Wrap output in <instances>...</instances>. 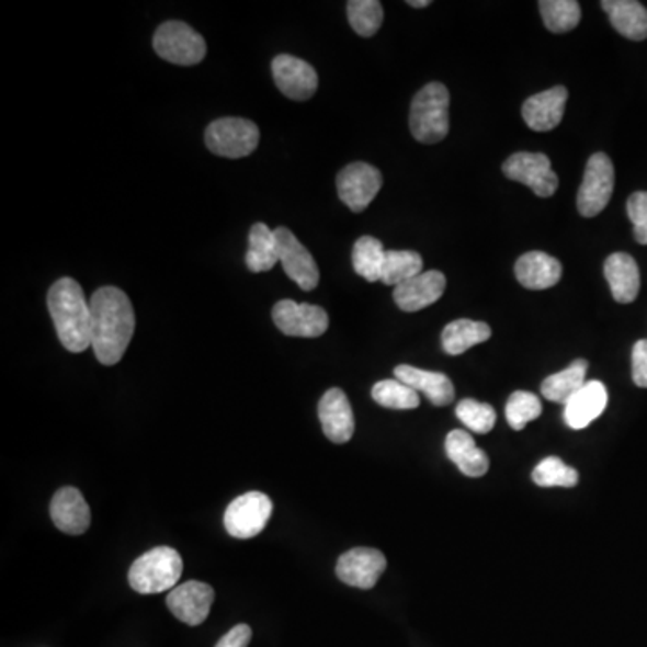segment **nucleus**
Returning <instances> with one entry per match:
<instances>
[{"label": "nucleus", "instance_id": "nucleus-9", "mask_svg": "<svg viewBox=\"0 0 647 647\" xmlns=\"http://www.w3.org/2000/svg\"><path fill=\"white\" fill-rule=\"evenodd\" d=\"M502 171L509 180L527 185L542 198H548L558 191V174L554 173L547 155L520 151L503 162Z\"/></svg>", "mask_w": 647, "mask_h": 647}, {"label": "nucleus", "instance_id": "nucleus-38", "mask_svg": "<svg viewBox=\"0 0 647 647\" xmlns=\"http://www.w3.org/2000/svg\"><path fill=\"white\" fill-rule=\"evenodd\" d=\"M632 376L637 387L647 388V340L633 345Z\"/></svg>", "mask_w": 647, "mask_h": 647}, {"label": "nucleus", "instance_id": "nucleus-40", "mask_svg": "<svg viewBox=\"0 0 647 647\" xmlns=\"http://www.w3.org/2000/svg\"><path fill=\"white\" fill-rule=\"evenodd\" d=\"M430 4H432L430 0H409V5H412V8H427Z\"/></svg>", "mask_w": 647, "mask_h": 647}, {"label": "nucleus", "instance_id": "nucleus-15", "mask_svg": "<svg viewBox=\"0 0 647 647\" xmlns=\"http://www.w3.org/2000/svg\"><path fill=\"white\" fill-rule=\"evenodd\" d=\"M166 603L180 623L200 626L209 617L211 606L215 603V590L202 581H188L173 588Z\"/></svg>", "mask_w": 647, "mask_h": 647}, {"label": "nucleus", "instance_id": "nucleus-33", "mask_svg": "<svg viewBox=\"0 0 647 647\" xmlns=\"http://www.w3.org/2000/svg\"><path fill=\"white\" fill-rule=\"evenodd\" d=\"M373 399L385 409L412 410L419 407V394L399 379H384L373 387Z\"/></svg>", "mask_w": 647, "mask_h": 647}, {"label": "nucleus", "instance_id": "nucleus-4", "mask_svg": "<svg viewBox=\"0 0 647 647\" xmlns=\"http://www.w3.org/2000/svg\"><path fill=\"white\" fill-rule=\"evenodd\" d=\"M184 563L180 554L171 547H155L129 567L128 582L137 593L168 592L179 587Z\"/></svg>", "mask_w": 647, "mask_h": 647}, {"label": "nucleus", "instance_id": "nucleus-11", "mask_svg": "<svg viewBox=\"0 0 647 647\" xmlns=\"http://www.w3.org/2000/svg\"><path fill=\"white\" fill-rule=\"evenodd\" d=\"M384 185V177L374 166L367 162H353L345 166L337 177V191L349 209L362 213Z\"/></svg>", "mask_w": 647, "mask_h": 647}, {"label": "nucleus", "instance_id": "nucleus-22", "mask_svg": "<svg viewBox=\"0 0 647 647\" xmlns=\"http://www.w3.org/2000/svg\"><path fill=\"white\" fill-rule=\"evenodd\" d=\"M608 405V390L604 384L593 379L565 405V423L572 430L587 429L588 424L603 416Z\"/></svg>", "mask_w": 647, "mask_h": 647}, {"label": "nucleus", "instance_id": "nucleus-21", "mask_svg": "<svg viewBox=\"0 0 647 647\" xmlns=\"http://www.w3.org/2000/svg\"><path fill=\"white\" fill-rule=\"evenodd\" d=\"M518 283L527 290L553 288L561 280L563 266L558 259L545 252H527L514 264Z\"/></svg>", "mask_w": 647, "mask_h": 647}, {"label": "nucleus", "instance_id": "nucleus-31", "mask_svg": "<svg viewBox=\"0 0 647 647\" xmlns=\"http://www.w3.org/2000/svg\"><path fill=\"white\" fill-rule=\"evenodd\" d=\"M545 27L553 33H568L581 22V5L576 0H542L540 2Z\"/></svg>", "mask_w": 647, "mask_h": 647}, {"label": "nucleus", "instance_id": "nucleus-23", "mask_svg": "<svg viewBox=\"0 0 647 647\" xmlns=\"http://www.w3.org/2000/svg\"><path fill=\"white\" fill-rule=\"evenodd\" d=\"M606 277L613 299L621 304H629L637 299L640 292V272L635 259L624 252H615L604 263Z\"/></svg>", "mask_w": 647, "mask_h": 647}, {"label": "nucleus", "instance_id": "nucleus-16", "mask_svg": "<svg viewBox=\"0 0 647 647\" xmlns=\"http://www.w3.org/2000/svg\"><path fill=\"white\" fill-rule=\"evenodd\" d=\"M446 288V277L439 270H429L423 274L416 275L413 280L405 281L394 288V303L407 314H416L421 309L429 308L443 297Z\"/></svg>", "mask_w": 647, "mask_h": 647}, {"label": "nucleus", "instance_id": "nucleus-14", "mask_svg": "<svg viewBox=\"0 0 647 647\" xmlns=\"http://www.w3.org/2000/svg\"><path fill=\"white\" fill-rule=\"evenodd\" d=\"M385 568H387V559L384 553L368 547L351 548L340 556L337 563V576L349 587L371 590L376 587Z\"/></svg>", "mask_w": 647, "mask_h": 647}, {"label": "nucleus", "instance_id": "nucleus-37", "mask_svg": "<svg viewBox=\"0 0 647 647\" xmlns=\"http://www.w3.org/2000/svg\"><path fill=\"white\" fill-rule=\"evenodd\" d=\"M627 216L632 219L633 236L638 243L647 245V191H637L627 200Z\"/></svg>", "mask_w": 647, "mask_h": 647}, {"label": "nucleus", "instance_id": "nucleus-8", "mask_svg": "<svg viewBox=\"0 0 647 647\" xmlns=\"http://www.w3.org/2000/svg\"><path fill=\"white\" fill-rule=\"evenodd\" d=\"M274 511V503L264 493L250 491L241 495L229 503L224 514L225 531L238 540L256 538L263 533L270 517Z\"/></svg>", "mask_w": 647, "mask_h": 647}, {"label": "nucleus", "instance_id": "nucleus-25", "mask_svg": "<svg viewBox=\"0 0 647 647\" xmlns=\"http://www.w3.org/2000/svg\"><path fill=\"white\" fill-rule=\"evenodd\" d=\"M603 10L610 16L615 31L629 41L647 38V10L637 0H603Z\"/></svg>", "mask_w": 647, "mask_h": 647}, {"label": "nucleus", "instance_id": "nucleus-29", "mask_svg": "<svg viewBox=\"0 0 647 647\" xmlns=\"http://www.w3.org/2000/svg\"><path fill=\"white\" fill-rule=\"evenodd\" d=\"M385 254L387 250L384 249V243L373 236H362V238L354 243L353 249V266L354 272L364 277L368 283H376L382 281V272H384Z\"/></svg>", "mask_w": 647, "mask_h": 647}, {"label": "nucleus", "instance_id": "nucleus-10", "mask_svg": "<svg viewBox=\"0 0 647 647\" xmlns=\"http://www.w3.org/2000/svg\"><path fill=\"white\" fill-rule=\"evenodd\" d=\"M272 319L281 333L299 339H317L329 328L326 309L315 304H300L290 299L275 304Z\"/></svg>", "mask_w": 647, "mask_h": 647}, {"label": "nucleus", "instance_id": "nucleus-34", "mask_svg": "<svg viewBox=\"0 0 647 647\" xmlns=\"http://www.w3.org/2000/svg\"><path fill=\"white\" fill-rule=\"evenodd\" d=\"M533 480L542 488H574L579 483V474L561 458L547 457L534 468Z\"/></svg>", "mask_w": 647, "mask_h": 647}, {"label": "nucleus", "instance_id": "nucleus-26", "mask_svg": "<svg viewBox=\"0 0 647 647\" xmlns=\"http://www.w3.org/2000/svg\"><path fill=\"white\" fill-rule=\"evenodd\" d=\"M587 360H574L561 373L553 374L542 382V394L548 401L567 405L587 385Z\"/></svg>", "mask_w": 647, "mask_h": 647}, {"label": "nucleus", "instance_id": "nucleus-39", "mask_svg": "<svg viewBox=\"0 0 647 647\" xmlns=\"http://www.w3.org/2000/svg\"><path fill=\"white\" fill-rule=\"evenodd\" d=\"M252 640V629L247 624H238L227 635L219 638L215 647H249Z\"/></svg>", "mask_w": 647, "mask_h": 647}, {"label": "nucleus", "instance_id": "nucleus-20", "mask_svg": "<svg viewBox=\"0 0 647 647\" xmlns=\"http://www.w3.org/2000/svg\"><path fill=\"white\" fill-rule=\"evenodd\" d=\"M394 376L416 393H423L435 407H446L455 399V387L446 374L423 371L412 365H398L394 368Z\"/></svg>", "mask_w": 647, "mask_h": 647}, {"label": "nucleus", "instance_id": "nucleus-2", "mask_svg": "<svg viewBox=\"0 0 647 647\" xmlns=\"http://www.w3.org/2000/svg\"><path fill=\"white\" fill-rule=\"evenodd\" d=\"M47 308L56 333L70 353H83L92 345V309L80 283L61 277L50 286Z\"/></svg>", "mask_w": 647, "mask_h": 647}, {"label": "nucleus", "instance_id": "nucleus-17", "mask_svg": "<svg viewBox=\"0 0 647 647\" xmlns=\"http://www.w3.org/2000/svg\"><path fill=\"white\" fill-rule=\"evenodd\" d=\"M319 419L326 438L345 444L354 433V413L342 388H329L319 401Z\"/></svg>", "mask_w": 647, "mask_h": 647}, {"label": "nucleus", "instance_id": "nucleus-32", "mask_svg": "<svg viewBox=\"0 0 647 647\" xmlns=\"http://www.w3.org/2000/svg\"><path fill=\"white\" fill-rule=\"evenodd\" d=\"M349 24L360 36L368 38L378 33L384 22V5L378 0H349Z\"/></svg>", "mask_w": 647, "mask_h": 647}, {"label": "nucleus", "instance_id": "nucleus-24", "mask_svg": "<svg viewBox=\"0 0 647 647\" xmlns=\"http://www.w3.org/2000/svg\"><path fill=\"white\" fill-rule=\"evenodd\" d=\"M446 455L466 477H484L488 474L489 458L478 449L475 439L466 430H453L444 443Z\"/></svg>", "mask_w": 647, "mask_h": 647}, {"label": "nucleus", "instance_id": "nucleus-30", "mask_svg": "<svg viewBox=\"0 0 647 647\" xmlns=\"http://www.w3.org/2000/svg\"><path fill=\"white\" fill-rule=\"evenodd\" d=\"M419 274H423V258L418 252H413V250H387L384 272H382V283L396 288L399 284L413 280Z\"/></svg>", "mask_w": 647, "mask_h": 647}, {"label": "nucleus", "instance_id": "nucleus-18", "mask_svg": "<svg viewBox=\"0 0 647 647\" xmlns=\"http://www.w3.org/2000/svg\"><path fill=\"white\" fill-rule=\"evenodd\" d=\"M568 90L565 87H553L540 94L529 98L522 106L523 121L534 132H550L558 128L565 115Z\"/></svg>", "mask_w": 647, "mask_h": 647}, {"label": "nucleus", "instance_id": "nucleus-12", "mask_svg": "<svg viewBox=\"0 0 647 647\" xmlns=\"http://www.w3.org/2000/svg\"><path fill=\"white\" fill-rule=\"evenodd\" d=\"M274 232L280 247V261L290 280L299 284L304 292L317 288L320 274L314 256L309 254V250L286 227H277Z\"/></svg>", "mask_w": 647, "mask_h": 647}, {"label": "nucleus", "instance_id": "nucleus-36", "mask_svg": "<svg viewBox=\"0 0 647 647\" xmlns=\"http://www.w3.org/2000/svg\"><path fill=\"white\" fill-rule=\"evenodd\" d=\"M457 418L475 433H489L497 423V412L488 404H480L475 399H463L455 409Z\"/></svg>", "mask_w": 647, "mask_h": 647}, {"label": "nucleus", "instance_id": "nucleus-28", "mask_svg": "<svg viewBox=\"0 0 647 647\" xmlns=\"http://www.w3.org/2000/svg\"><path fill=\"white\" fill-rule=\"evenodd\" d=\"M491 339V328L486 322H477V320L458 319L450 322L444 328L443 349L452 356L466 353L468 349L477 344H484Z\"/></svg>", "mask_w": 647, "mask_h": 647}, {"label": "nucleus", "instance_id": "nucleus-1", "mask_svg": "<svg viewBox=\"0 0 647 647\" xmlns=\"http://www.w3.org/2000/svg\"><path fill=\"white\" fill-rule=\"evenodd\" d=\"M92 349L103 365H115L134 339L135 311L123 290L103 286L90 297Z\"/></svg>", "mask_w": 647, "mask_h": 647}, {"label": "nucleus", "instance_id": "nucleus-3", "mask_svg": "<svg viewBox=\"0 0 647 647\" xmlns=\"http://www.w3.org/2000/svg\"><path fill=\"white\" fill-rule=\"evenodd\" d=\"M410 132L419 143L435 145L450 132V92L432 81L419 90L410 105Z\"/></svg>", "mask_w": 647, "mask_h": 647}, {"label": "nucleus", "instance_id": "nucleus-27", "mask_svg": "<svg viewBox=\"0 0 647 647\" xmlns=\"http://www.w3.org/2000/svg\"><path fill=\"white\" fill-rule=\"evenodd\" d=\"M247 269L254 274L269 272L280 263V247L275 232L266 224H254L249 232V252H247Z\"/></svg>", "mask_w": 647, "mask_h": 647}, {"label": "nucleus", "instance_id": "nucleus-5", "mask_svg": "<svg viewBox=\"0 0 647 647\" xmlns=\"http://www.w3.org/2000/svg\"><path fill=\"white\" fill-rule=\"evenodd\" d=\"M259 145V128L256 123L241 117L216 120L205 129V146L225 159L249 157Z\"/></svg>", "mask_w": 647, "mask_h": 647}, {"label": "nucleus", "instance_id": "nucleus-13", "mask_svg": "<svg viewBox=\"0 0 647 647\" xmlns=\"http://www.w3.org/2000/svg\"><path fill=\"white\" fill-rule=\"evenodd\" d=\"M272 76L275 87L290 100H311L319 89V76L314 67L297 56H275L272 61Z\"/></svg>", "mask_w": 647, "mask_h": 647}, {"label": "nucleus", "instance_id": "nucleus-35", "mask_svg": "<svg viewBox=\"0 0 647 647\" xmlns=\"http://www.w3.org/2000/svg\"><path fill=\"white\" fill-rule=\"evenodd\" d=\"M543 407L538 396L525 390H517L511 394L508 405H506V418L509 427L513 430H523L527 423L538 419L542 416Z\"/></svg>", "mask_w": 647, "mask_h": 647}, {"label": "nucleus", "instance_id": "nucleus-6", "mask_svg": "<svg viewBox=\"0 0 647 647\" xmlns=\"http://www.w3.org/2000/svg\"><path fill=\"white\" fill-rule=\"evenodd\" d=\"M154 47L162 60L184 67L200 64L207 53L204 36L179 21L159 25V30L155 31Z\"/></svg>", "mask_w": 647, "mask_h": 647}, {"label": "nucleus", "instance_id": "nucleus-19", "mask_svg": "<svg viewBox=\"0 0 647 647\" xmlns=\"http://www.w3.org/2000/svg\"><path fill=\"white\" fill-rule=\"evenodd\" d=\"M50 518L61 533L75 536L87 533L90 527V508L80 489H58L50 502Z\"/></svg>", "mask_w": 647, "mask_h": 647}, {"label": "nucleus", "instance_id": "nucleus-7", "mask_svg": "<svg viewBox=\"0 0 647 647\" xmlns=\"http://www.w3.org/2000/svg\"><path fill=\"white\" fill-rule=\"evenodd\" d=\"M615 188V170L606 154H593L578 191V211L584 218L601 215L612 200Z\"/></svg>", "mask_w": 647, "mask_h": 647}]
</instances>
